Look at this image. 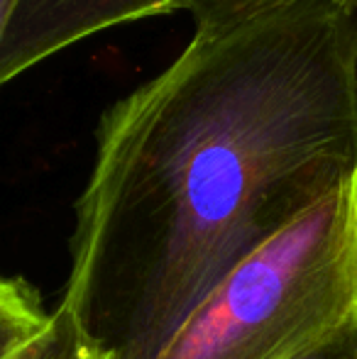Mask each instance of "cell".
I'll list each match as a JSON object with an SVG mask.
<instances>
[{
	"instance_id": "4",
	"label": "cell",
	"mask_w": 357,
	"mask_h": 359,
	"mask_svg": "<svg viewBox=\"0 0 357 359\" xmlns=\"http://www.w3.org/2000/svg\"><path fill=\"white\" fill-rule=\"evenodd\" d=\"M57 330V311L44 308L37 288L0 274V359H47Z\"/></svg>"
},
{
	"instance_id": "8",
	"label": "cell",
	"mask_w": 357,
	"mask_h": 359,
	"mask_svg": "<svg viewBox=\"0 0 357 359\" xmlns=\"http://www.w3.org/2000/svg\"><path fill=\"white\" fill-rule=\"evenodd\" d=\"M18 5L20 0H0V42H3L5 32H8L15 13H18Z\"/></svg>"
},
{
	"instance_id": "6",
	"label": "cell",
	"mask_w": 357,
	"mask_h": 359,
	"mask_svg": "<svg viewBox=\"0 0 357 359\" xmlns=\"http://www.w3.org/2000/svg\"><path fill=\"white\" fill-rule=\"evenodd\" d=\"M299 359H357V320L350 327H345L340 335L321 345L318 350Z\"/></svg>"
},
{
	"instance_id": "7",
	"label": "cell",
	"mask_w": 357,
	"mask_h": 359,
	"mask_svg": "<svg viewBox=\"0 0 357 359\" xmlns=\"http://www.w3.org/2000/svg\"><path fill=\"white\" fill-rule=\"evenodd\" d=\"M57 316H59V330L47 359H79V345H76V337H74L72 325H69V320L59 311Z\"/></svg>"
},
{
	"instance_id": "9",
	"label": "cell",
	"mask_w": 357,
	"mask_h": 359,
	"mask_svg": "<svg viewBox=\"0 0 357 359\" xmlns=\"http://www.w3.org/2000/svg\"><path fill=\"white\" fill-rule=\"evenodd\" d=\"M76 345H79V342H76ZM79 359H90V357L86 355V352L81 350V347H79Z\"/></svg>"
},
{
	"instance_id": "5",
	"label": "cell",
	"mask_w": 357,
	"mask_h": 359,
	"mask_svg": "<svg viewBox=\"0 0 357 359\" xmlns=\"http://www.w3.org/2000/svg\"><path fill=\"white\" fill-rule=\"evenodd\" d=\"M284 3H291V0H179V10L191 13L194 27H203V25H223L250 18V15ZM345 3L357 15V0H345Z\"/></svg>"
},
{
	"instance_id": "3",
	"label": "cell",
	"mask_w": 357,
	"mask_h": 359,
	"mask_svg": "<svg viewBox=\"0 0 357 359\" xmlns=\"http://www.w3.org/2000/svg\"><path fill=\"white\" fill-rule=\"evenodd\" d=\"M177 10L179 0H20L0 42V88L93 34Z\"/></svg>"
},
{
	"instance_id": "2",
	"label": "cell",
	"mask_w": 357,
	"mask_h": 359,
	"mask_svg": "<svg viewBox=\"0 0 357 359\" xmlns=\"http://www.w3.org/2000/svg\"><path fill=\"white\" fill-rule=\"evenodd\" d=\"M357 320V171L238 264L154 359H299Z\"/></svg>"
},
{
	"instance_id": "1",
	"label": "cell",
	"mask_w": 357,
	"mask_h": 359,
	"mask_svg": "<svg viewBox=\"0 0 357 359\" xmlns=\"http://www.w3.org/2000/svg\"><path fill=\"white\" fill-rule=\"evenodd\" d=\"M355 171L345 0L194 27L100 115L57 311L90 359H154L235 266Z\"/></svg>"
}]
</instances>
